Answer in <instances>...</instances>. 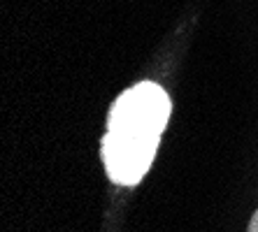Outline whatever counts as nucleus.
<instances>
[{
    "label": "nucleus",
    "instance_id": "1",
    "mask_svg": "<svg viewBox=\"0 0 258 232\" xmlns=\"http://www.w3.org/2000/svg\"><path fill=\"white\" fill-rule=\"evenodd\" d=\"M170 119V98L154 82L123 91L109 112L107 130L158 139Z\"/></svg>",
    "mask_w": 258,
    "mask_h": 232
},
{
    "label": "nucleus",
    "instance_id": "2",
    "mask_svg": "<svg viewBox=\"0 0 258 232\" xmlns=\"http://www.w3.org/2000/svg\"><path fill=\"white\" fill-rule=\"evenodd\" d=\"M158 139L109 132L102 139V161L109 179L121 186H135L154 163Z\"/></svg>",
    "mask_w": 258,
    "mask_h": 232
},
{
    "label": "nucleus",
    "instance_id": "3",
    "mask_svg": "<svg viewBox=\"0 0 258 232\" xmlns=\"http://www.w3.org/2000/svg\"><path fill=\"white\" fill-rule=\"evenodd\" d=\"M249 232H258V211L251 216V220H249Z\"/></svg>",
    "mask_w": 258,
    "mask_h": 232
}]
</instances>
